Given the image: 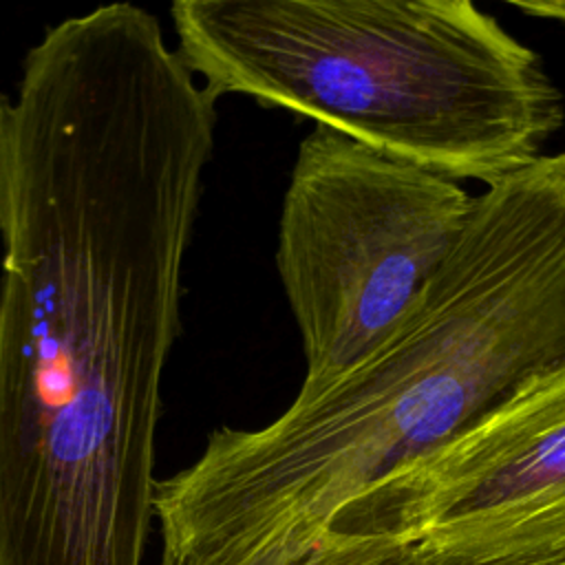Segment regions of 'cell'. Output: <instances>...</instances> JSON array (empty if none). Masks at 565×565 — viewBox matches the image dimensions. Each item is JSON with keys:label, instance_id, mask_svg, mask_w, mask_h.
<instances>
[{"label": "cell", "instance_id": "8", "mask_svg": "<svg viewBox=\"0 0 565 565\" xmlns=\"http://www.w3.org/2000/svg\"><path fill=\"white\" fill-rule=\"evenodd\" d=\"M510 4L534 18L565 22V0H510Z\"/></svg>", "mask_w": 565, "mask_h": 565}, {"label": "cell", "instance_id": "4", "mask_svg": "<svg viewBox=\"0 0 565 565\" xmlns=\"http://www.w3.org/2000/svg\"><path fill=\"white\" fill-rule=\"evenodd\" d=\"M459 181L316 124L282 196L276 269L300 331L302 384L375 353L406 320L472 212Z\"/></svg>", "mask_w": 565, "mask_h": 565}, {"label": "cell", "instance_id": "3", "mask_svg": "<svg viewBox=\"0 0 565 565\" xmlns=\"http://www.w3.org/2000/svg\"><path fill=\"white\" fill-rule=\"evenodd\" d=\"M170 18L214 99L300 113L455 181L527 168L565 119L541 57L470 0H177Z\"/></svg>", "mask_w": 565, "mask_h": 565}, {"label": "cell", "instance_id": "5", "mask_svg": "<svg viewBox=\"0 0 565 565\" xmlns=\"http://www.w3.org/2000/svg\"><path fill=\"white\" fill-rule=\"evenodd\" d=\"M329 534L437 565L565 554V362L355 503Z\"/></svg>", "mask_w": 565, "mask_h": 565}, {"label": "cell", "instance_id": "1", "mask_svg": "<svg viewBox=\"0 0 565 565\" xmlns=\"http://www.w3.org/2000/svg\"><path fill=\"white\" fill-rule=\"evenodd\" d=\"M214 104L130 2L0 95V565H141Z\"/></svg>", "mask_w": 565, "mask_h": 565}, {"label": "cell", "instance_id": "6", "mask_svg": "<svg viewBox=\"0 0 565 565\" xmlns=\"http://www.w3.org/2000/svg\"><path fill=\"white\" fill-rule=\"evenodd\" d=\"M388 545L391 539L329 534L305 558H291L280 552H269L245 565H371Z\"/></svg>", "mask_w": 565, "mask_h": 565}, {"label": "cell", "instance_id": "7", "mask_svg": "<svg viewBox=\"0 0 565 565\" xmlns=\"http://www.w3.org/2000/svg\"><path fill=\"white\" fill-rule=\"evenodd\" d=\"M371 565H437L417 556L408 545L393 543L371 563ZM470 565H565V554L541 556V558H510V561H492V563H470Z\"/></svg>", "mask_w": 565, "mask_h": 565}, {"label": "cell", "instance_id": "2", "mask_svg": "<svg viewBox=\"0 0 565 565\" xmlns=\"http://www.w3.org/2000/svg\"><path fill=\"white\" fill-rule=\"evenodd\" d=\"M565 362V150L475 196L399 329L364 362L300 384L260 428L221 426L154 488L159 565L302 558L382 483Z\"/></svg>", "mask_w": 565, "mask_h": 565}]
</instances>
